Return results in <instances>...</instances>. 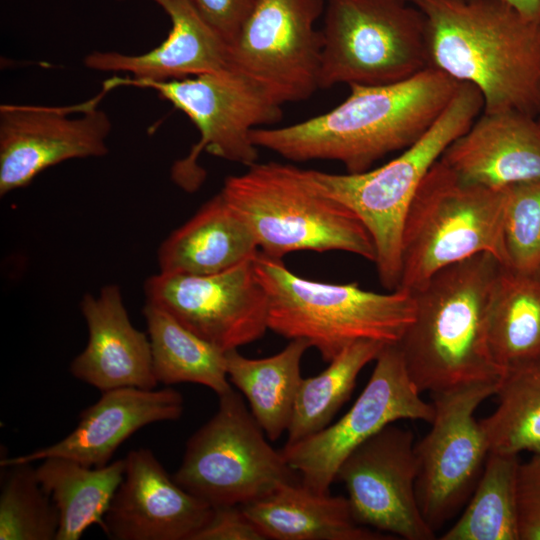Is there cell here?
<instances>
[{"instance_id": "1", "label": "cell", "mask_w": 540, "mask_h": 540, "mask_svg": "<svg viewBox=\"0 0 540 540\" xmlns=\"http://www.w3.org/2000/svg\"><path fill=\"white\" fill-rule=\"evenodd\" d=\"M459 83L429 67L395 83L352 84L346 99L332 110L283 127L255 128L251 139L258 148L291 161L334 160L347 173L364 172L422 137Z\"/></svg>"}, {"instance_id": "2", "label": "cell", "mask_w": 540, "mask_h": 540, "mask_svg": "<svg viewBox=\"0 0 540 540\" xmlns=\"http://www.w3.org/2000/svg\"><path fill=\"white\" fill-rule=\"evenodd\" d=\"M424 15L430 66L475 86L483 112L540 119V24L505 0H409Z\"/></svg>"}, {"instance_id": "3", "label": "cell", "mask_w": 540, "mask_h": 540, "mask_svg": "<svg viewBox=\"0 0 540 540\" xmlns=\"http://www.w3.org/2000/svg\"><path fill=\"white\" fill-rule=\"evenodd\" d=\"M500 265L493 255L480 253L441 269L412 291L414 319L397 344L420 392L500 378L487 336L489 300Z\"/></svg>"}, {"instance_id": "4", "label": "cell", "mask_w": 540, "mask_h": 540, "mask_svg": "<svg viewBox=\"0 0 540 540\" xmlns=\"http://www.w3.org/2000/svg\"><path fill=\"white\" fill-rule=\"evenodd\" d=\"M253 265L268 298V329L307 340L327 363L358 341L398 343L414 319L411 291L377 293L357 283L313 281L260 251Z\"/></svg>"}, {"instance_id": "5", "label": "cell", "mask_w": 540, "mask_h": 540, "mask_svg": "<svg viewBox=\"0 0 540 540\" xmlns=\"http://www.w3.org/2000/svg\"><path fill=\"white\" fill-rule=\"evenodd\" d=\"M483 105L475 86L459 83L427 132L388 163L360 173L306 169L320 191L352 211L368 230L376 250L379 280L386 289L393 291L399 286L402 230L415 194L445 149L481 114Z\"/></svg>"}, {"instance_id": "6", "label": "cell", "mask_w": 540, "mask_h": 540, "mask_svg": "<svg viewBox=\"0 0 540 540\" xmlns=\"http://www.w3.org/2000/svg\"><path fill=\"white\" fill-rule=\"evenodd\" d=\"M220 193L267 256L337 250L375 262L368 230L352 211L320 191L306 169L256 162L242 174L228 176Z\"/></svg>"}, {"instance_id": "7", "label": "cell", "mask_w": 540, "mask_h": 540, "mask_svg": "<svg viewBox=\"0 0 540 540\" xmlns=\"http://www.w3.org/2000/svg\"><path fill=\"white\" fill-rule=\"evenodd\" d=\"M503 213L504 188L465 182L439 159L404 221L398 288L412 292L441 269L480 253L503 265Z\"/></svg>"}, {"instance_id": "8", "label": "cell", "mask_w": 540, "mask_h": 540, "mask_svg": "<svg viewBox=\"0 0 540 540\" xmlns=\"http://www.w3.org/2000/svg\"><path fill=\"white\" fill-rule=\"evenodd\" d=\"M319 88L382 85L431 67L426 22L409 0H326Z\"/></svg>"}, {"instance_id": "9", "label": "cell", "mask_w": 540, "mask_h": 540, "mask_svg": "<svg viewBox=\"0 0 540 540\" xmlns=\"http://www.w3.org/2000/svg\"><path fill=\"white\" fill-rule=\"evenodd\" d=\"M216 413L187 441L173 479L211 507L245 505L284 483L300 481L281 451L230 389L218 396Z\"/></svg>"}, {"instance_id": "10", "label": "cell", "mask_w": 540, "mask_h": 540, "mask_svg": "<svg viewBox=\"0 0 540 540\" xmlns=\"http://www.w3.org/2000/svg\"><path fill=\"white\" fill-rule=\"evenodd\" d=\"M137 85L155 90L185 113L200 133L199 142L171 171L173 181L187 192L198 190L205 180L206 172L197 162L203 150L248 167L258 159L252 131L282 118V105L256 81L231 68Z\"/></svg>"}, {"instance_id": "11", "label": "cell", "mask_w": 540, "mask_h": 540, "mask_svg": "<svg viewBox=\"0 0 540 540\" xmlns=\"http://www.w3.org/2000/svg\"><path fill=\"white\" fill-rule=\"evenodd\" d=\"M397 343L386 344L352 407L335 423L281 450L306 487L328 493L349 454L384 427L402 419L431 423L434 406L421 398Z\"/></svg>"}, {"instance_id": "12", "label": "cell", "mask_w": 540, "mask_h": 540, "mask_svg": "<svg viewBox=\"0 0 540 540\" xmlns=\"http://www.w3.org/2000/svg\"><path fill=\"white\" fill-rule=\"evenodd\" d=\"M496 389L497 381L478 382L432 393L431 429L415 444V489L435 532L464 505L482 474L489 448L474 414Z\"/></svg>"}, {"instance_id": "13", "label": "cell", "mask_w": 540, "mask_h": 540, "mask_svg": "<svg viewBox=\"0 0 540 540\" xmlns=\"http://www.w3.org/2000/svg\"><path fill=\"white\" fill-rule=\"evenodd\" d=\"M324 0H258L235 41L228 68L260 84L280 105L319 88Z\"/></svg>"}, {"instance_id": "14", "label": "cell", "mask_w": 540, "mask_h": 540, "mask_svg": "<svg viewBox=\"0 0 540 540\" xmlns=\"http://www.w3.org/2000/svg\"><path fill=\"white\" fill-rule=\"evenodd\" d=\"M253 260L205 275L159 271L145 281L146 302L222 351L238 349L268 329V298Z\"/></svg>"}, {"instance_id": "15", "label": "cell", "mask_w": 540, "mask_h": 540, "mask_svg": "<svg viewBox=\"0 0 540 540\" xmlns=\"http://www.w3.org/2000/svg\"><path fill=\"white\" fill-rule=\"evenodd\" d=\"M416 477L413 433L392 423L349 454L336 480L345 485L360 525L406 540H433L435 531L418 504Z\"/></svg>"}, {"instance_id": "16", "label": "cell", "mask_w": 540, "mask_h": 540, "mask_svg": "<svg viewBox=\"0 0 540 540\" xmlns=\"http://www.w3.org/2000/svg\"><path fill=\"white\" fill-rule=\"evenodd\" d=\"M105 90L77 117L86 102L65 107L0 106V195L27 186L45 169L63 161L107 154L109 116L96 108Z\"/></svg>"}, {"instance_id": "17", "label": "cell", "mask_w": 540, "mask_h": 540, "mask_svg": "<svg viewBox=\"0 0 540 540\" xmlns=\"http://www.w3.org/2000/svg\"><path fill=\"white\" fill-rule=\"evenodd\" d=\"M102 530L113 540H193L213 507L183 489L148 448L128 452Z\"/></svg>"}, {"instance_id": "18", "label": "cell", "mask_w": 540, "mask_h": 540, "mask_svg": "<svg viewBox=\"0 0 540 540\" xmlns=\"http://www.w3.org/2000/svg\"><path fill=\"white\" fill-rule=\"evenodd\" d=\"M183 410L182 394L170 387L108 390L80 413L76 428L66 437L28 454L2 458L0 466L63 457L85 466L101 467L107 465L119 446L139 429L152 423L177 420Z\"/></svg>"}, {"instance_id": "19", "label": "cell", "mask_w": 540, "mask_h": 540, "mask_svg": "<svg viewBox=\"0 0 540 540\" xmlns=\"http://www.w3.org/2000/svg\"><path fill=\"white\" fill-rule=\"evenodd\" d=\"M440 161L463 181L492 189L540 180V121L513 110L482 111Z\"/></svg>"}, {"instance_id": "20", "label": "cell", "mask_w": 540, "mask_h": 540, "mask_svg": "<svg viewBox=\"0 0 540 540\" xmlns=\"http://www.w3.org/2000/svg\"><path fill=\"white\" fill-rule=\"evenodd\" d=\"M80 309L88 342L70 364L71 374L101 392L123 387L155 389L148 335L131 323L120 288L106 285L98 296L85 294Z\"/></svg>"}, {"instance_id": "21", "label": "cell", "mask_w": 540, "mask_h": 540, "mask_svg": "<svg viewBox=\"0 0 540 540\" xmlns=\"http://www.w3.org/2000/svg\"><path fill=\"white\" fill-rule=\"evenodd\" d=\"M169 16L171 29L154 49L139 55L93 51L87 68L128 72L130 84L162 82L228 68L229 47L203 19L191 0H151Z\"/></svg>"}, {"instance_id": "22", "label": "cell", "mask_w": 540, "mask_h": 540, "mask_svg": "<svg viewBox=\"0 0 540 540\" xmlns=\"http://www.w3.org/2000/svg\"><path fill=\"white\" fill-rule=\"evenodd\" d=\"M241 507L266 539H393L357 523L347 497L316 492L301 481L284 483Z\"/></svg>"}, {"instance_id": "23", "label": "cell", "mask_w": 540, "mask_h": 540, "mask_svg": "<svg viewBox=\"0 0 540 540\" xmlns=\"http://www.w3.org/2000/svg\"><path fill=\"white\" fill-rule=\"evenodd\" d=\"M257 241L219 192L160 245V272L205 275L252 260Z\"/></svg>"}, {"instance_id": "24", "label": "cell", "mask_w": 540, "mask_h": 540, "mask_svg": "<svg viewBox=\"0 0 540 540\" xmlns=\"http://www.w3.org/2000/svg\"><path fill=\"white\" fill-rule=\"evenodd\" d=\"M36 475L59 514L56 540H79L92 525L103 526L105 514L124 476V459L101 467L63 457L41 460Z\"/></svg>"}, {"instance_id": "25", "label": "cell", "mask_w": 540, "mask_h": 540, "mask_svg": "<svg viewBox=\"0 0 540 540\" xmlns=\"http://www.w3.org/2000/svg\"><path fill=\"white\" fill-rule=\"evenodd\" d=\"M310 347L305 339H292L279 353L266 358H247L237 349L225 353L229 381L246 397L253 417L271 441L288 429L303 378L302 357Z\"/></svg>"}, {"instance_id": "26", "label": "cell", "mask_w": 540, "mask_h": 540, "mask_svg": "<svg viewBox=\"0 0 540 540\" xmlns=\"http://www.w3.org/2000/svg\"><path fill=\"white\" fill-rule=\"evenodd\" d=\"M487 336L502 373L540 358V273L500 265L489 300Z\"/></svg>"}, {"instance_id": "27", "label": "cell", "mask_w": 540, "mask_h": 540, "mask_svg": "<svg viewBox=\"0 0 540 540\" xmlns=\"http://www.w3.org/2000/svg\"><path fill=\"white\" fill-rule=\"evenodd\" d=\"M143 315L158 383L200 384L218 396L232 389L226 369V352L187 329L155 304L146 302Z\"/></svg>"}, {"instance_id": "28", "label": "cell", "mask_w": 540, "mask_h": 540, "mask_svg": "<svg viewBox=\"0 0 540 540\" xmlns=\"http://www.w3.org/2000/svg\"><path fill=\"white\" fill-rule=\"evenodd\" d=\"M495 395L496 410L479 421L489 452L540 456V358L505 369Z\"/></svg>"}, {"instance_id": "29", "label": "cell", "mask_w": 540, "mask_h": 540, "mask_svg": "<svg viewBox=\"0 0 540 540\" xmlns=\"http://www.w3.org/2000/svg\"><path fill=\"white\" fill-rule=\"evenodd\" d=\"M518 455L489 452L468 505L441 540H519Z\"/></svg>"}, {"instance_id": "30", "label": "cell", "mask_w": 540, "mask_h": 540, "mask_svg": "<svg viewBox=\"0 0 540 540\" xmlns=\"http://www.w3.org/2000/svg\"><path fill=\"white\" fill-rule=\"evenodd\" d=\"M386 343L362 340L344 349L320 374L302 378L287 429V443L311 436L330 425L349 399L361 370Z\"/></svg>"}, {"instance_id": "31", "label": "cell", "mask_w": 540, "mask_h": 540, "mask_svg": "<svg viewBox=\"0 0 540 540\" xmlns=\"http://www.w3.org/2000/svg\"><path fill=\"white\" fill-rule=\"evenodd\" d=\"M32 464L1 466L0 540H56L58 510Z\"/></svg>"}, {"instance_id": "32", "label": "cell", "mask_w": 540, "mask_h": 540, "mask_svg": "<svg viewBox=\"0 0 540 540\" xmlns=\"http://www.w3.org/2000/svg\"><path fill=\"white\" fill-rule=\"evenodd\" d=\"M504 264L521 273H540V180L504 188Z\"/></svg>"}, {"instance_id": "33", "label": "cell", "mask_w": 540, "mask_h": 540, "mask_svg": "<svg viewBox=\"0 0 540 540\" xmlns=\"http://www.w3.org/2000/svg\"><path fill=\"white\" fill-rule=\"evenodd\" d=\"M519 540H540V456L520 463L517 474Z\"/></svg>"}, {"instance_id": "34", "label": "cell", "mask_w": 540, "mask_h": 540, "mask_svg": "<svg viewBox=\"0 0 540 540\" xmlns=\"http://www.w3.org/2000/svg\"><path fill=\"white\" fill-rule=\"evenodd\" d=\"M228 47L235 41L258 0H191Z\"/></svg>"}, {"instance_id": "35", "label": "cell", "mask_w": 540, "mask_h": 540, "mask_svg": "<svg viewBox=\"0 0 540 540\" xmlns=\"http://www.w3.org/2000/svg\"><path fill=\"white\" fill-rule=\"evenodd\" d=\"M193 540H266L239 505L213 507Z\"/></svg>"}, {"instance_id": "36", "label": "cell", "mask_w": 540, "mask_h": 540, "mask_svg": "<svg viewBox=\"0 0 540 540\" xmlns=\"http://www.w3.org/2000/svg\"><path fill=\"white\" fill-rule=\"evenodd\" d=\"M528 20L540 24V0H505Z\"/></svg>"}, {"instance_id": "37", "label": "cell", "mask_w": 540, "mask_h": 540, "mask_svg": "<svg viewBox=\"0 0 540 540\" xmlns=\"http://www.w3.org/2000/svg\"><path fill=\"white\" fill-rule=\"evenodd\" d=\"M539 121H540V119H539Z\"/></svg>"}]
</instances>
